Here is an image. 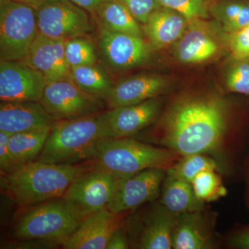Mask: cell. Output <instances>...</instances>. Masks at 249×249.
<instances>
[{
    "label": "cell",
    "mask_w": 249,
    "mask_h": 249,
    "mask_svg": "<svg viewBox=\"0 0 249 249\" xmlns=\"http://www.w3.org/2000/svg\"><path fill=\"white\" fill-rule=\"evenodd\" d=\"M230 117V104L219 95H185L162 116L154 142L183 157L213 153L224 142Z\"/></svg>",
    "instance_id": "6da1fadb"
},
{
    "label": "cell",
    "mask_w": 249,
    "mask_h": 249,
    "mask_svg": "<svg viewBox=\"0 0 249 249\" xmlns=\"http://www.w3.org/2000/svg\"><path fill=\"white\" fill-rule=\"evenodd\" d=\"M93 166L91 161L54 164L34 160L1 175V186L18 206L28 207L61 197L78 175Z\"/></svg>",
    "instance_id": "7a4b0ae2"
},
{
    "label": "cell",
    "mask_w": 249,
    "mask_h": 249,
    "mask_svg": "<svg viewBox=\"0 0 249 249\" xmlns=\"http://www.w3.org/2000/svg\"><path fill=\"white\" fill-rule=\"evenodd\" d=\"M183 156L130 138L101 139L89 161L116 178L132 176L150 168L168 170Z\"/></svg>",
    "instance_id": "3957f363"
},
{
    "label": "cell",
    "mask_w": 249,
    "mask_h": 249,
    "mask_svg": "<svg viewBox=\"0 0 249 249\" xmlns=\"http://www.w3.org/2000/svg\"><path fill=\"white\" fill-rule=\"evenodd\" d=\"M103 112L73 120L56 121L36 160L54 164L89 161L97 142L106 138Z\"/></svg>",
    "instance_id": "277c9868"
},
{
    "label": "cell",
    "mask_w": 249,
    "mask_h": 249,
    "mask_svg": "<svg viewBox=\"0 0 249 249\" xmlns=\"http://www.w3.org/2000/svg\"><path fill=\"white\" fill-rule=\"evenodd\" d=\"M63 197L25 207L13 229L16 240L47 239L61 242L78 229L85 219Z\"/></svg>",
    "instance_id": "5b68a950"
},
{
    "label": "cell",
    "mask_w": 249,
    "mask_h": 249,
    "mask_svg": "<svg viewBox=\"0 0 249 249\" xmlns=\"http://www.w3.org/2000/svg\"><path fill=\"white\" fill-rule=\"evenodd\" d=\"M37 35L34 7L16 0H0V61L25 60Z\"/></svg>",
    "instance_id": "8992f818"
},
{
    "label": "cell",
    "mask_w": 249,
    "mask_h": 249,
    "mask_svg": "<svg viewBox=\"0 0 249 249\" xmlns=\"http://www.w3.org/2000/svg\"><path fill=\"white\" fill-rule=\"evenodd\" d=\"M178 215L161 204L150 205L129 215L124 227L130 248L173 249L172 238Z\"/></svg>",
    "instance_id": "52a82bcc"
},
{
    "label": "cell",
    "mask_w": 249,
    "mask_h": 249,
    "mask_svg": "<svg viewBox=\"0 0 249 249\" xmlns=\"http://www.w3.org/2000/svg\"><path fill=\"white\" fill-rule=\"evenodd\" d=\"M40 103L56 121L97 114L103 111L106 103L82 89L71 78L47 83Z\"/></svg>",
    "instance_id": "ba28073f"
},
{
    "label": "cell",
    "mask_w": 249,
    "mask_h": 249,
    "mask_svg": "<svg viewBox=\"0 0 249 249\" xmlns=\"http://www.w3.org/2000/svg\"><path fill=\"white\" fill-rule=\"evenodd\" d=\"M35 10L38 34L46 37L67 40L92 29L89 13L70 0H46Z\"/></svg>",
    "instance_id": "9c48e42d"
},
{
    "label": "cell",
    "mask_w": 249,
    "mask_h": 249,
    "mask_svg": "<svg viewBox=\"0 0 249 249\" xmlns=\"http://www.w3.org/2000/svg\"><path fill=\"white\" fill-rule=\"evenodd\" d=\"M98 51L113 71L132 70L146 62L153 47L142 37L109 30L98 23Z\"/></svg>",
    "instance_id": "30bf717a"
},
{
    "label": "cell",
    "mask_w": 249,
    "mask_h": 249,
    "mask_svg": "<svg viewBox=\"0 0 249 249\" xmlns=\"http://www.w3.org/2000/svg\"><path fill=\"white\" fill-rule=\"evenodd\" d=\"M117 178L105 170L92 168L78 175L62 197L84 217L107 208Z\"/></svg>",
    "instance_id": "8fae6325"
},
{
    "label": "cell",
    "mask_w": 249,
    "mask_h": 249,
    "mask_svg": "<svg viewBox=\"0 0 249 249\" xmlns=\"http://www.w3.org/2000/svg\"><path fill=\"white\" fill-rule=\"evenodd\" d=\"M165 175V170L150 168L127 178H117L106 209L114 213L124 214L155 201L160 196Z\"/></svg>",
    "instance_id": "7c38bea8"
},
{
    "label": "cell",
    "mask_w": 249,
    "mask_h": 249,
    "mask_svg": "<svg viewBox=\"0 0 249 249\" xmlns=\"http://www.w3.org/2000/svg\"><path fill=\"white\" fill-rule=\"evenodd\" d=\"M47 80L41 72L18 61H0V100L40 102Z\"/></svg>",
    "instance_id": "4fadbf2b"
},
{
    "label": "cell",
    "mask_w": 249,
    "mask_h": 249,
    "mask_svg": "<svg viewBox=\"0 0 249 249\" xmlns=\"http://www.w3.org/2000/svg\"><path fill=\"white\" fill-rule=\"evenodd\" d=\"M161 109V100L157 97L138 104L103 111L106 138H130L153 124Z\"/></svg>",
    "instance_id": "5bb4252c"
},
{
    "label": "cell",
    "mask_w": 249,
    "mask_h": 249,
    "mask_svg": "<svg viewBox=\"0 0 249 249\" xmlns=\"http://www.w3.org/2000/svg\"><path fill=\"white\" fill-rule=\"evenodd\" d=\"M123 214L103 209L87 216L71 235L60 242L65 249H106L111 234L122 225Z\"/></svg>",
    "instance_id": "9a60e30c"
},
{
    "label": "cell",
    "mask_w": 249,
    "mask_h": 249,
    "mask_svg": "<svg viewBox=\"0 0 249 249\" xmlns=\"http://www.w3.org/2000/svg\"><path fill=\"white\" fill-rule=\"evenodd\" d=\"M169 78L155 73L127 77L113 85L106 104L111 108L132 106L159 97L171 86Z\"/></svg>",
    "instance_id": "2e32d148"
},
{
    "label": "cell",
    "mask_w": 249,
    "mask_h": 249,
    "mask_svg": "<svg viewBox=\"0 0 249 249\" xmlns=\"http://www.w3.org/2000/svg\"><path fill=\"white\" fill-rule=\"evenodd\" d=\"M221 48L217 33L204 19H196L190 22L183 35L175 44V55L184 65H196L213 58Z\"/></svg>",
    "instance_id": "e0dca14e"
},
{
    "label": "cell",
    "mask_w": 249,
    "mask_h": 249,
    "mask_svg": "<svg viewBox=\"0 0 249 249\" xmlns=\"http://www.w3.org/2000/svg\"><path fill=\"white\" fill-rule=\"evenodd\" d=\"M65 41L39 34L24 62L45 76L47 83L70 78L71 67L65 55Z\"/></svg>",
    "instance_id": "ac0fdd59"
},
{
    "label": "cell",
    "mask_w": 249,
    "mask_h": 249,
    "mask_svg": "<svg viewBox=\"0 0 249 249\" xmlns=\"http://www.w3.org/2000/svg\"><path fill=\"white\" fill-rule=\"evenodd\" d=\"M56 122L40 102L0 103V131L10 134L51 127Z\"/></svg>",
    "instance_id": "d6986e66"
},
{
    "label": "cell",
    "mask_w": 249,
    "mask_h": 249,
    "mask_svg": "<svg viewBox=\"0 0 249 249\" xmlns=\"http://www.w3.org/2000/svg\"><path fill=\"white\" fill-rule=\"evenodd\" d=\"M189 24V21L182 14L163 6L152 13L143 24L142 31L153 48L161 49L175 45Z\"/></svg>",
    "instance_id": "ffe728a7"
},
{
    "label": "cell",
    "mask_w": 249,
    "mask_h": 249,
    "mask_svg": "<svg viewBox=\"0 0 249 249\" xmlns=\"http://www.w3.org/2000/svg\"><path fill=\"white\" fill-rule=\"evenodd\" d=\"M172 246L175 249H205L212 247L211 234L201 211L178 214Z\"/></svg>",
    "instance_id": "44dd1931"
},
{
    "label": "cell",
    "mask_w": 249,
    "mask_h": 249,
    "mask_svg": "<svg viewBox=\"0 0 249 249\" xmlns=\"http://www.w3.org/2000/svg\"><path fill=\"white\" fill-rule=\"evenodd\" d=\"M52 127L51 126L11 136L8 145L10 173L36 160L45 146Z\"/></svg>",
    "instance_id": "7402d4cb"
},
{
    "label": "cell",
    "mask_w": 249,
    "mask_h": 249,
    "mask_svg": "<svg viewBox=\"0 0 249 249\" xmlns=\"http://www.w3.org/2000/svg\"><path fill=\"white\" fill-rule=\"evenodd\" d=\"M162 188L160 203L174 214L201 211L204 202L195 194L192 183L165 178Z\"/></svg>",
    "instance_id": "603a6c76"
},
{
    "label": "cell",
    "mask_w": 249,
    "mask_h": 249,
    "mask_svg": "<svg viewBox=\"0 0 249 249\" xmlns=\"http://www.w3.org/2000/svg\"><path fill=\"white\" fill-rule=\"evenodd\" d=\"M93 16L98 22L109 30L143 37L138 21L118 0H111L100 6Z\"/></svg>",
    "instance_id": "cb8c5ba5"
},
{
    "label": "cell",
    "mask_w": 249,
    "mask_h": 249,
    "mask_svg": "<svg viewBox=\"0 0 249 249\" xmlns=\"http://www.w3.org/2000/svg\"><path fill=\"white\" fill-rule=\"evenodd\" d=\"M70 78L82 89L106 103L114 83L97 64L72 67Z\"/></svg>",
    "instance_id": "d4e9b609"
},
{
    "label": "cell",
    "mask_w": 249,
    "mask_h": 249,
    "mask_svg": "<svg viewBox=\"0 0 249 249\" xmlns=\"http://www.w3.org/2000/svg\"><path fill=\"white\" fill-rule=\"evenodd\" d=\"M210 14L223 31L232 34L249 25V0H227L213 4Z\"/></svg>",
    "instance_id": "484cf974"
},
{
    "label": "cell",
    "mask_w": 249,
    "mask_h": 249,
    "mask_svg": "<svg viewBox=\"0 0 249 249\" xmlns=\"http://www.w3.org/2000/svg\"><path fill=\"white\" fill-rule=\"evenodd\" d=\"M215 160L204 154L183 156L171 168L166 170L165 178H176L192 183L196 175L206 170H217Z\"/></svg>",
    "instance_id": "4316f807"
},
{
    "label": "cell",
    "mask_w": 249,
    "mask_h": 249,
    "mask_svg": "<svg viewBox=\"0 0 249 249\" xmlns=\"http://www.w3.org/2000/svg\"><path fill=\"white\" fill-rule=\"evenodd\" d=\"M97 47L86 36L65 41V55L70 67L97 64Z\"/></svg>",
    "instance_id": "83f0119b"
},
{
    "label": "cell",
    "mask_w": 249,
    "mask_h": 249,
    "mask_svg": "<svg viewBox=\"0 0 249 249\" xmlns=\"http://www.w3.org/2000/svg\"><path fill=\"white\" fill-rule=\"evenodd\" d=\"M191 183L196 197L203 202L215 201L227 195V189L215 170L201 172Z\"/></svg>",
    "instance_id": "f1b7e54d"
},
{
    "label": "cell",
    "mask_w": 249,
    "mask_h": 249,
    "mask_svg": "<svg viewBox=\"0 0 249 249\" xmlns=\"http://www.w3.org/2000/svg\"><path fill=\"white\" fill-rule=\"evenodd\" d=\"M225 86L230 92L249 96V57L232 58L226 71Z\"/></svg>",
    "instance_id": "f546056e"
},
{
    "label": "cell",
    "mask_w": 249,
    "mask_h": 249,
    "mask_svg": "<svg viewBox=\"0 0 249 249\" xmlns=\"http://www.w3.org/2000/svg\"><path fill=\"white\" fill-rule=\"evenodd\" d=\"M164 7L170 8L184 16L189 22L209 17L205 0H160Z\"/></svg>",
    "instance_id": "4dcf8cb0"
},
{
    "label": "cell",
    "mask_w": 249,
    "mask_h": 249,
    "mask_svg": "<svg viewBox=\"0 0 249 249\" xmlns=\"http://www.w3.org/2000/svg\"><path fill=\"white\" fill-rule=\"evenodd\" d=\"M139 22L145 24L152 13L163 7L160 0H118Z\"/></svg>",
    "instance_id": "1f68e13d"
},
{
    "label": "cell",
    "mask_w": 249,
    "mask_h": 249,
    "mask_svg": "<svg viewBox=\"0 0 249 249\" xmlns=\"http://www.w3.org/2000/svg\"><path fill=\"white\" fill-rule=\"evenodd\" d=\"M228 35V47L232 58L249 57V25Z\"/></svg>",
    "instance_id": "d6a6232c"
},
{
    "label": "cell",
    "mask_w": 249,
    "mask_h": 249,
    "mask_svg": "<svg viewBox=\"0 0 249 249\" xmlns=\"http://www.w3.org/2000/svg\"><path fill=\"white\" fill-rule=\"evenodd\" d=\"M60 246L58 240L47 239H31V240H16L5 246L7 249H52Z\"/></svg>",
    "instance_id": "836d02e7"
},
{
    "label": "cell",
    "mask_w": 249,
    "mask_h": 249,
    "mask_svg": "<svg viewBox=\"0 0 249 249\" xmlns=\"http://www.w3.org/2000/svg\"><path fill=\"white\" fill-rule=\"evenodd\" d=\"M12 134L0 131V169L1 175L8 174L11 171L9 152V142Z\"/></svg>",
    "instance_id": "e575fe53"
},
{
    "label": "cell",
    "mask_w": 249,
    "mask_h": 249,
    "mask_svg": "<svg viewBox=\"0 0 249 249\" xmlns=\"http://www.w3.org/2000/svg\"><path fill=\"white\" fill-rule=\"evenodd\" d=\"M130 248L128 236L124 224L118 227L111 234L106 249H127Z\"/></svg>",
    "instance_id": "d590c367"
},
{
    "label": "cell",
    "mask_w": 249,
    "mask_h": 249,
    "mask_svg": "<svg viewBox=\"0 0 249 249\" xmlns=\"http://www.w3.org/2000/svg\"><path fill=\"white\" fill-rule=\"evenodd\" d=\"M70 1L93 16L101 5L111 0H70Z\"/></svg>",
    "instance_id": "8d00e7d4"
},
{
    "label": "cell",
    "mask_w": 249,
    "mask_h": 249,
    "mask_svg": "<svg viewBox=\"0 0 249 249\" xmlns=\"http://www.w3.org/2000/svg\"><path fill=\"white\" fill-rule=\"evenodd\" d=\"M231 242L235 248L249 249V230L237 234L232 237Z\"/></svg>",
    "instance_id": "74e56055"
},
{
    "label": "cell",
    "mask_w": 249,
    "mask_h": 249,
    "mask_svg": "<svg viewBox=\"0 0 249 249\" xmlns=\"http://www.w3.org/2000/svg\"><path fill=\"white\" fill-rule=\"evenodd\" d=\"M16 1L29 5V6H32L34 9H36V8H37L39 5L43 3L46 0H16Z\"/></svg>",
    "instance_id": "f35d334b"
}]
</instances>
